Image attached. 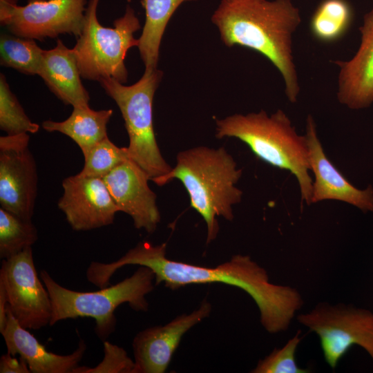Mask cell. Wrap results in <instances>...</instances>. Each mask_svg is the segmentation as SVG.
I'll return each instance as SVG.
<instances>
[{
	"label": "cell",
	"mask_w": 373,
	"mask_h": 373,
	"mask_svg": "<svg viewBox=\"0 0 373 373\" xmlns=\"http://www.w3.org/2000/svg\"><path fill=\"white\" fill-rule=\"evenodd\" d=\"M166 244L153 245L141 242L119 259L110 262L116 272L126 265H140L152 270L155 285L176 289L189 285L222 283L247 293L257 305L260 322L271 334L288 329L296 312L303 305L298 290L269 281L267 271L247 255L237 254L215 267H206L169 259Z\"/></svg>",
	"instance_id": "obj_1"
},
{
	"label": "cell",
	"mask_w": 373,
	"mask_h": 373,
	"mask_svg": "<svg viewBox=\"0 0 373 373\" xmlns=\"http://www.w3.org/2000/svg\"><path fill=\"white\" fill-rule=\"evenodd\" d=\"M211 21L226 46L253 50L271 61L283 78L287 98L296 102L300 88L292 37L301 17L291 0H221Z\"/></svg>",
	"instance_id": "obj_2"
},
{
	"label": "cell",
	"mask_w": 373,
	"mask_h": 373,
	"mask_svg": "<svg viewBox=\"0 0 373 373\" xmlns=\"http://www.w3.org/2000/svg\"><path fill=\"white\" fill-rule=\"evenodd\" d=\"M242 170L224 147L196 146L180 151L176 165L162 179L160 186L173 179L183 184L191 207L204 220L207 242L218 233L217 216L233 219V207L241 202L242 191L236 186Z\"/></svg>",
	"instance_id": "obj_3"
},
{
	"label": "cell",
	"mask_w": 373,
	"mask_h": 373,
	"mask_svg": "<svg viewBox=\"0 0 373 373\" xmlns=\"http://www.w3.org/2000/svg\"><path fill=\"white\" fill-rule=\"evenodd\" d=\"M216 137H235L246 144L260 160L289 171L298 183L301 201L311 204L312 178L305 135L297 133L282 110L269 115L261 110L246 115L233 114L216 119Z\"/></svg>",
	"instance_id": "obj_4"
},
{
	"label": "cell",
	"mask_w": 373,
	"mask_h": 373,
	"mask_svg": "<svg viewBox=\"0 0 373 373\" xmlns=\"http://www.w3.org/2000/svg\"><path fill=\"white\" fill-rule=\"evenodd\" d=\"M39 276L51 300L50 326L68 318H93L95 332L104 341L115 330L118 306L127 303L135 311H147L146 296L153 289L155 280L151 269L140 266L132 276L114 285L95 291H77L60 285L46 270H41Z\"/></svg>",
	"instance_id": "obj_5"
},
{
	"label": "cell",
	"mask_w": 373,
	"mask_h": 373,
	"mask_svg": "<svg viewBox=\"0 0 373 373\" xmlns=\"http://www.w3.org/2000/svg\"><path fill=\"white\" fill-rule=\"evenodd\" d=\"M162 76L157 68L145 69L142 77L131 86L113 78L99 82L121 111L129 138L126 147L129 158L160 186L172 169L162 155L153 128V97Z\"/></svg>",
	"instance_id": "obj_6"
},
{
	"label": "cell",
	"mask_w": 373,
	"mask_h": 373,
	"mask_svg": "<svg viewBox=\"0 0 373 373\" xmlns=\"http://www.w3.org/2000/svg\"><path fill=\"white\" fill-rule=\"evenodd\" d=\"M99 0H89L85 11L84 26L73 48L82 78L100 82L113 78L127 82L124 59L127 51L138 47L134 33L140 28L133 8L128 5L124 15L113 21L114 27H104L97 16Z\"/></svg>",
	"instance_id": "obj_7"
},
{
	"label": "cell",
	"mask_w": 373,
	"mask_h": 373,
	"mask_svg": "<svg viewBox=\"0 0 373 373\" xmlns=\"http://www.w3.org/2000/svg\"><path fill=\"white\" fill-rule=\"evenodd\" d=\"M298 321L319 338L325 361L335 369L353 345L364 349L373 361V313L352 305L318 304Z\"/></svg>",
	"instance_id": "obj_8"
},
{
	"label": "cell",
	"mask_w": 373,
	"mask_h": 373,
	"mask_svg": "<svg viewBox=\"0 0 373 373\" xmlns=\"http://www.w3.org/2000/svg\"><path fill=\"white\" fill-rule=\"evenodd\" d=\"M0 0V22L14 35L44 40L61 34L81 35L86 0Z\"/></svg>",
	"instance_id": "obj_9"
},
{
	"label": "cell",
	"mask_w": 373,
	"mask_h": 373,
	"mask_svg": "<svg viewBox=\"0 0 373 373\" xmlns=\"http://www.w3.org/2000/svg\"><path fill=\"white\" fill-rule=\"evenodd\" d=\"M0 286L8 309L22 327L37 330L50 325L51 300L35 268L32 247L2 260Z\"/></svg>",
	"instance_id": "obj_10"
},
{
	"label": "cell",
	"mask_w": 373,
	"mask_h": 373,
	"mask_svg": "<svg viewBox=\"0 0 373 373\" xmlns=\"http://www.w3.org/2000/svg\"><path fill=\"white\" fill-rule=\"evenodd\" d=\"M26 133L0 137V204L31 220L37 193V171Z\"/></svg>",
	"instance_id": "obj_11"
},
{
	"label": "cell",
	"mask_w": 373,
	"mask_h": 373,
	"mask_svg": "<svg viewBox=\"0 0 373 373\" xmlns=\"http://www.w3.org/2000/svg\"><path fill=\"white\" fill-rule=\"evenodd\" d=\"M57 205L75 231H88L113 223L118 207L102 178L78 173L62 182Z\"/></svg>",
	"instance_id": "obj_12"
},
{
	"label": "cell",
	"mask_w": 373,
	"mask_h": 373,
	"mask_svg": "<svg viewBox=\"0 0 373 373\" xmlns=\"http://www.w3.org/2000/svg\"><path fill=\"white\" fill-rule=\"evenodd\" d=\"M211 310V304L204 300L190 314L137 333L133 341L135 373L164 372L183 335L207 318Z\"/></svg>",
	"instance_id": "obj_13"
},
{
	"label": "cell",
	"mask_w": 373,
	"mask_h": 373,
	"mask_svg": "<svg viewBox=\"0 0 373 373\" xmlns=\"http://www.w3.org/2000/svg\"><path fill=\"white\" fill-rule=\"evenodd\" d=\"M103 180L119 211L131 217L135 227L154 232L160 222V213L146 173L128 157Z\"/></svg>",
	"instance_id": "obj_14"
},
{
	"label": "cell",
	"mask_w": 373,
	"mask_h": 373,
	"mask_svg": "<svg viewBox=\"0 0 373 373\" xmlns=\"http://www.w3.org/2000/svg\"><path fill=\"white\" fill-rule=\"evenodd\" d=\"M305 136L310 171L314 175L311 204L323 200H338L363 212L373 211V187L356 188L329 161L318 137L316 125L311 115L307 117Z\"/></svg>",
	"instance_id": "obj_15"
},
{
	"label": "cell",
	"mask_w": 373,
	"mask_h": 373,
	"mask_svg": "<svg viewBox=\"0 0 373 373\" xmlns=\"http://www.w3.org/2000/svg\"><path fill=\"white\" fill-rule=\"evenodd\" d=\"M359 48L348 61H334L339 67L337 99L353 110L373 102V8L363 17Z\"/></svg>",
	"instance_id": "obj_16"
},
{
	"label": "cell",
	"mask_w": 373,
	"mask_h": 373,
	"mask_svg": "<svg viewBox=\"0 0 373 373\" xmlns=\"http://www.w3.org/2000/svg\"><path fill=\"white\" fill-rule=\"evenodd\" d=\"M7 351L19 354L28 364L32 373H73L79 366L86 345L80 340L77 349L71 354L60 355L47 350L27 329L22 327L7 307V321L0 332Z\"/></svg>",
	"instance_id": "obj_17"
},
{
	"label": "cell",
	"mask_w": 373,
	"mask_h": 373,
	"mask_svg": "<svg viewBox=\"0 0 373 373\" xmlns=\"http://www.w3.org/2000/svg\"><path fill=\"white\" fill-rule=\"evenodd\" d=\"M38 75L65 104L88 105L89 94L82 83L74 51L61 40L58 39L52 49L43 50Z\"/></svg>",
	"instance_id": "obj_18"
},
{
	"label": "cell",
	"mask_w": 373,
	"mask_h": 373,
	"mask_svg": "<svg viewBox=\"0 0 373 373\" xmlns=\"http://www.w3.org/2000/svg\"><path fill=\"white\" fill-rule=\"evenodd\" d=\"M111 109L95 111L86 106H74L70 115L62 122L46 120L42 128L48 132H59L70 137L84 156L98 142L107 137V124Z\"/></svg>",
	"instance_id": "obj_19"
},
{
	"label": "cell",
	"mask_w": 373,
	"mask_h": 373,
	"mask_svg": "<svg viewBox=\"0 0 373 373\" xmlns=\"http://www.w3.org/2000/svg\"><path fill=\"white\" fill-rule=\"evenodd\" d=\"M191 1L196 0H141L145 22L137 48L145 69L157 68L162 38L169 20L182 3Z\"/></svg>",
	"instance_id": "obj_20"
},
{
	"label": "cell",
	"mask_w": 373,
	"mask_h": 373,
	"mask_svg": "<svg viewBox=\"0 0 373 373\" xmlns=\"http://www.w3.org/2000/svg\"><path fill=\"white\" fill-rule=\"evenodd\" d=\"M352 19V9L346 0H323L311 17L309 30L317 41L334 43L346 35Z\"/></svg>",
	"instance_id": "obj_21"
},
{
	"label": "cell",
	"mask_w": 373,
	"mask_h": 373,
	"mask_svg": "<svg viewBox=\"0 0 373 373\" xmlns=\"http://www.w3.org/2000/svg\"><path fill=\"white\" fill-rule=\"evenodd\" d=\"M43 50L33 39L14 35H1V65L23 74L39 75Z\"/></svg>",
	"instance_id": "obj_22"
},
{
	"label": "cell",
	"mask_w": 373,
	"mask_h": 373,
	"mask_svg": "<svg viewBox=\"0 0 373 373\" xmlns=\"http://www.w3.org/2000/svg\"><path fill=\"white\" fill-rule=\"evenodd\" d=\"M37 231L31 220L0 209V258H8L32 247Z\"/></svg>",
	"instance_id": "obj_23"
},
{
	"label": "cell",
	"mask_w": 373,
	"mask_h": 373,
	"mask_svg": "<svg viewBox=\"0 0 373 373\" xmlns=\"http://www.w3.org/2000/svg\"><path fill=\"white\" fill-rule=\"evenodd\" d=\"M0 128L7 135L35 133L39 129L24 112L3 74L0 75Z\"/></svg>",
	"instance_id": "obj_24"
},
{
	"label": "cell",
	"mask_w": 373,
	"mask_h": 373,
	"mask_svg": "<svg viewBox=\"0 0 373 373\" xmlns=\"http://www.w3.org/2000/svg\"><path fill=\"white\" fill-rule=\"evenodd\" d=\"M84 157V165L78 174L102 179L129 157L126 147L116 146L108 137L91 148Z\"/></svg>",
	"instance_id": "obj_25"
},
{
	"label": "cell",
	"mask_w": 373,
	"mask_h": 373,
	"mask_svg": "<svg viewBox=\"0 0 373 373\" xmlns=\"http://www.w3.org/2000/svg\"><path fill=\"white\" fill-rule=\"evenodd\" d=\"M300 331L279 349H274L260 360L253 373H307L309 369L300 367L296 362V351L300 342Z\"/></svg>",
	"instance_id": "obj_26"
},
{
	"label": "cell",
	"mask_w": 373,
	"mask_h": 373,
	"mask_svg": "<svg viewBox=\"0 0 373 373\" xmlns=\"http://www.w3.org/2000/svg\"><path fill=\"white\" fill-rule=\"evenodd\" d=\"M104 356L94 367L78 366L73 373H135V362L122 347L104 341Z\"/></svg>",
	"instance_id": "obj_27"
},
{
	"label": "cell",
	"mask_w": 373,
	"mask_h": 373,
	"mask_svg": "<svg viewBox=\"0 0 373 373\" xmlns=\"http://www.w3.org/2000/svg\"><path fill=\"white\" fill-rule=\"evenodd\" d=\"M1 373H30L31 372L26 362L21 357L17 358L7 352L0 358Z\"/></svg>",
	"instance_id": "obj_28"
}]
</instances>
